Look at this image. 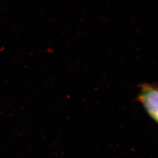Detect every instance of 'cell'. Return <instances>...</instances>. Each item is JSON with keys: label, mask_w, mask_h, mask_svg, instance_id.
Returning a JSON list of instances; mask_svg holds the SVG:
<instances>
[{"label": "cell", "mask_w": 158, "mask_h": 158, "mask_svg": "<svg viewBox=\"0 0 158 158\" xmlns=\"http://www.w3.org/2000/svg\"><path fill=\"white\" fill-rule=\"evenodd\" d=\"M137 99L150 117L158 123V87L144 83L141 85Z\"/></svg>", "instance_id": "6da1fadb"}]
</instances>
